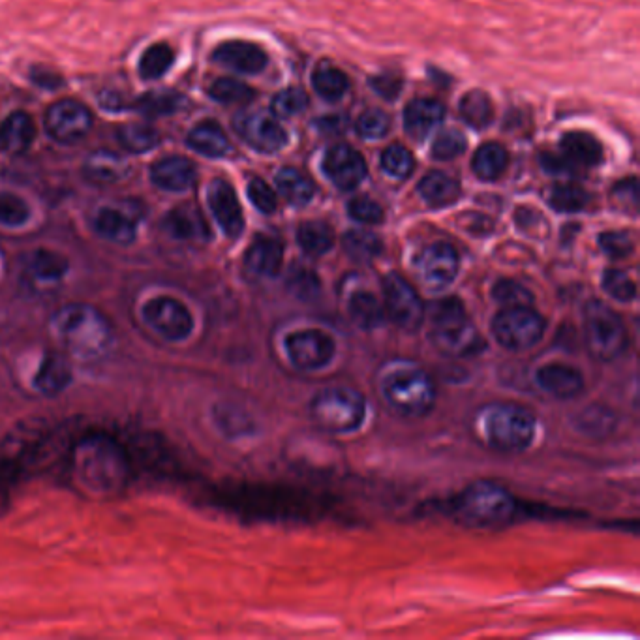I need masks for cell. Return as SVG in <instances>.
<instances>
[{
  "label": "cell",
  "mask_w": 640,
  "mask_h": 640,
  "mask_svg": "<svg viewBox=\"0 0 640 640\" xmlns=\"http://www.w3.org/2000/svg\"><path fill=\"white\" fill-rule=\"evenodd\" d=\"M53 325L64 348L81 361L100 359L111 348L113 329L104 314L92 306H64L57 312Z\"/></svg>",
  "instance_id": "1"
},
{
  "label": "cell",
  "mask_w": 640,
  "mask_h": 640,
  "mask_svg": "<svg viewBox=\"0 0 640 640\" xmlns=\"http://www.w3.org/2000/svg\"><path fill=\"white\" fill-rule=\"evenodd\" d=\"M74 464L77 477L92 492H115L124 487L128 475L121 447L104 436L79 443Z\"/></svg>",
  "instance_id": "2"
},
{
  "label": "cell",
  "mask_w": 640,
  "mask_h": 640,
  "mask_svg": "<svg viewBox=\"0 0 640 640\" xmlns=\"http://www.w3.org/2000/svg\"><path fill=\"white\" fill-rule=\"evenodd\" d=\"M381 393L395 412L406 417H423L436 402L434 381L412 363L389 366L381 380Z\"/></svg>",
  "instance_id": "3"
},
{
  "label": "cell",
  "mask_w": 640,
  "mask_h": 640,
  "mask_svg": "<svg viewBox=\"0 0 640 640\" xmlns=\"http://www.w3.org/2000/svg\"><path fill=\"white\" fill-rule=\"evenodd\" d=\"M432 342L449 357H475L487 348L485 338L470 323L464 306L455 297L432 306Z\"/></svg>",
  "instance_id": "4"
},
{
  "label": "cell",
  "mask_w": 640,
  "mask_h": 640,
  "mask_svg": "<svg viewBox=\"0 0 640 640\" xmlns=\"http://www.w3.org/2000/svg\"><path fill=\"white\" fill-rule=\"evenodd\" d=\"M535 428L534 413L517 404L490 406L481 421L488 445L502 453H520L528 449L535 440Z\"/></svg>",
  "instance_id": "5"
},
{
  "label": "cell",
  "mask_w": 640,
  "mask_h": 640,
  "mask_svg": "<svg viewBox=\"0 0 640 640\" xmlns=\"http://www.w3.org/2000/svg\"><path fill=\"white\" fill-rule=\"evenodd\" d=\"M366 415L365 398L351 387H329L310 402V417L318 427L348 434L363 425Z\"/></svg>",
  "instance_id": "6"
},
{
  "label": "cell",
  "mask_w": 640,
  "mask_h": 640,
  "mask_svg": "<svg viewBox=\"0 0 640 640\" xmlns=\"http://www.w3.org/2000/svg\"><path fill=\"white\" fill-rule=\"evenodd\" d=\"M584 338L588 351L597 361H614L627 348L622 318L601 301H590L584 308Z\"/></svg>",
  "instance_id": "7"
},
{
  "label": "cell",
  "mask_w": 640,
  "mask_h": 640,
  "mask_svg": "<svg viewBox=\"0 0 640 640\" xmlns=\"http://www.w3.org/2000/svg\"><path fill=\"white\" fill-rule=\"evenodd\" d=\"M460 517L473 526H498L515 517V498L494 483L481 481L468 488L457 503Z\"/></svg>",
  "instance_id": "8"
},
{
  "label": "cell",
  "mask_w": 640,
  "mask_h": 640,
  "mask_svg": "<svg viewBox=\"0 0 640 640\" xmlns=\"http://www.w3.org/2000/svg\"><path fill=\"white\" fill-rule=\"evenodd\" d=\"M545 320L532 310V306L503 308L492 321L496 340L507 350H528L535 346L545 333Z\"/></svg>",
  "instance_id": "9"
},
{
  "label": "cell",
  "mask_w": 640,
  "mask_h": 640,
  "mask_svg": "<svg viewBox=\"0 0 640 640\" xmlns=\"http://www.w3.org/2000/svg\"><path fill=\"white\" fill-rule=\"evenodd\" d=\"M383 308L391 321L402 331H417L425 320V306L412 284L391 273L383 278Z\"/></svg>",
  "instance_id": "10"
},
{
  "label": "cell",
  "mask_w": 640,
  "mask_h": 640,
  "mask_svg": "<svg viewBox=\"0 0 640 640\" xmlns=\"http://www.w3.org/2000/svg\"><path fill=\"white\" fill-rule=\"evenodd\" d=\"M143 318L169 342H183L194 331L190 310L173 297H156L143 308Z\"/></svg>",
  "instance_id": "11"
},
{
  "label": "cell",
  "mask_w": 640,
  "mask_h": 640,
  "mask_svg": "<svg viewBox=\"0 0 640 640\" xmlns=\"http://www.w3.org/2000/svg\"><path fill=\"white\" fill-rule=\"evenodd\" d=\"M286 353L299 370H320L335 357V340L320 329H303L291 333L286 342Z\"/></svg>",
  "instance_id": "12"
},
{
  "label": "cell",
  "mask_w": 640,
  "mask_h": 640,
  "mask_svg": "<svg viewBox=\"0 0 640 640\" xmlns=\"http://www.w3.org/2000/svg\"><path fill=\"white\" fill-rule=\"evenodd\" d=\"M92 128V115L76 100H61L47 109L46 130L51 139L72 145L85 138Z\"/></svg>",
  "instance_id": "13"
},
{
  "label": "cell",
  "mask_w": 640,
  "mask_h": 640,
  "mask_svg": "<svg viewBox=\"0 0 640 640\" xmlns=\"http://www.w3.org/2000/svg\"><path fill=\"white\" fill-rule=\"evenodd\" d=\"M233 128L244 143L260 153H278L288 145L286 130L265 113H241L235 117Z\"/></svg>",
  "instance_id": "14"
},
{
  "label": "cell",
  "mask_w": 640,
  "mask_h": 640,
  "mask_svg": "<svg viewBox=\"0 0 640 640\" xmlns=\"http://www.w3.org/2000/svg\"><path fill=\"white\" fill-rule=\"evenodd\" d=\"M458 252L449 243H434L427 246L415 260L419 278L430 290H445L458 275Z\"/></svg>",
  "instance_id": "15"
},
{
  "label": "cell",
  "mask_w": 640,
  "mask_h": 640,
  "mask_svg": "<svg viewBox=\"0 0 640 640\" xmlns=\"http://www.w3.org/2000/svg\"><path fill=\"white\" fill-rule=\"evenodd\" d=\"M323 171L340 190H353L365 181V158L350 145H335L325 153Z\"/></svg>",
  "instance_id": "16"
},
{
  "label": "cell",
  "mask_w": 640,
  "mask_h": 640,
  "mask_svg": "<svg viewBox=\"0 0 640 640\" xmlns=\"http://www.w3.org/2000/svg\"><path fill=\"white\" fill-rule=\"evenodd\" d=\"M207 199L214 220L218 222L222 231L231 239L239 237L244 229L243 207L233 186L222 179H216L209 186Z\"/></svg>",
  "instance_id": "17"
},
{
  "label": "cell",
  "mask_w": 640,
  "mask_h": 640,
  "mask_svg": "<svg viewBox=\"0 0 640 640\" xmlns=\"http://www.w3.org/2000/svg\"><path fill=\"white\" fill-rule=\"evenodd\" d=\"M213 61L226 66L233 72L252 76V74H260L265 70L267 55L256 44L233 40V42H226V44L216 47Z\"/></svg>",
  "instance_id": "18"
},
{
  "label": "cell",
  "mask_w": 640,
  "mask_h": 640,
  "mask_svg": "<svg viewBox=\"0 0 640 640\" xmlns=\"http://www.w3.org/2000/svg\"><path fill=\"white\" fill-rule=\"evenodd\" d=\"M198 171L192 160L184 156H168L158 160L151 168V181L154 186L168 192H184L196 183Z\"/></svg>",
  "instance_id": "19"
},
{
  "label": "cell",
  "mask_w": 640,
  "mask_h": 640,
  "mask_svg": "<svg viewBox=\"0 0 640 640\" xmlns=\"http://www.w3.org/2000/svg\"><path fill=\"white\" fill-rule=\"evenodd\" d=\"M535 380L545 393H549L550 397L564 398V400L579 397L584 389V378L579 370L573 366L560 365V363L541 366L537 370Z\"/></svg>",
  "instance_id": "20"
},
{
  "label": "cell",
  "mask_w": 640,
  "mask_h": 640,
  "mask_svg": "<svg viewBox=\"0 0 640 640\" xmlns=\"http://www.w3.org/2000/svg\"><path fill=\"white\" fill-rule=\"evenodd\" d=\"M282 258H284V248L280 241L273 237H258L254 243L250 244L244 265L248 273L260 278H275L282 269Z\"/></svg>",
  "instance_id": "21"
},
{
  "label": "cell",
  "mask_w": 640,
  "mask_h": 640,
  "mask_svg": "<svg viewBox=\"0 0 640 640\" xmlns=\"http://www.w3.org/2000/svg\"><path fill=\"white\" fill-rule=\"evenodd\" d=\"M445 117V107L438 100L417 98L404 111L406 132L415 139H425L428 134L440 126Z\"/></svg>",
  "instance_id": "22"
},
{
  "label": "cell",
  "mask_w": 640,
  "mask_h": 640,
  "mask_svg": "<svg viewBox=\"0 0 640 640\" xmlns=\"http://www.w3.org/2000/svg\"><path fill=\"white\" fill-rule=\"evenodd\" d=\"M560 149L564 154V162L580 168H594L603 160L601 143L588 132L565 134L560 141Z\"/></svg>",
  "instance_id": "23"
},
{
  "label": "cell",
  "mask_w": 640,
  "mask_h": 640,
  "mask_svg": "<svg viewBox=\"0 0 640 640\" xmlns=\"http://www.w3.org/2000/svg\"><path fill=\"white\" fill-rule=\"evenodd\" d=\"M130 171L128 162L111 151H96L83 166V175L94 184H115Z\"/></svg>",
  "instance_id": "24"
},
{
  "label": "cell",
  "mask_w": 640,
  "mask_h": 640,
  "mask_svg": "<svg viewBox=\"0 0 640 640\" xmlns=\"http://www.w3.org/2000/svg\"><path fill=\"white\" fill-rule=\"evenodd\" d=\"M94 229L115 244H132L138 237L136 222L117 209H100L94 216Z\"/></svg>",
  "instance_id": "25"
},
{
  "label": "cell",
  "mask_w": 640,
  "mask_h": 640,
  "mask_svg": "<svg viewBox=\"0 0 640 640\" xmlns=\"http://www.w3.org/2000/svg\"><path fill=\"white\" fill-rule=\"evenodd\" d=\"M72 381V368L59 353H49L34 376V387L44 395H59Z\"/></svg>",
  "instance_id": "26"
},
{
  "label": "cell",
  "mask_w": 640,
  "mask_h": 640,
  "mask_svg": "<svg viewBox=\"0 0 640 640\" xmlns=\"http://www.w3.org/2000/svg\"><path fill=\"white\" fill-rule=\"evenodd\" d=\"M192 151L203 154L207 158H222L229 151V139L226 132L213 121L198 124L186 138Z\"/></svg>",
  "instance_id": "27"
},
{
  "label": "cell",
  "mask_w": 640,
  "mask_h": 640,
  "mask_svg": "<svg viewBox=\"0 0 640 640\" xmlns=\"http://www.w3.org/2000/svg\"><path fill=\"white\" fill-rule=\"evenodd\" d=\"M34 122L23 111L12 113L0 126V147L10 153H25L34 141Z\"/></svg>",
  "instance_id": "28"
},
{
  "label": "cell",
  "mask_w": 640,
  "mask_h": 640,
  "mask_svg": "<svg viewBox=\"0 0 640 640\" xmlns=\"http://www.w3.org/2000/svg\"><path fill=\"white\" fill-rule=\"evenodd\" d=\"M419 196L432 207H447L460 198V184L457 179L445 175L442 171H432L421 179L417 186Z\"/></svg>",
  "instance_id": "29"
},
{
  "label": "cell",
  "mask_w": 640,
  "mask_h": 640,
  "mask_svg": "<svg viewBox=\"0 0 640 640\" xmlns=\"http://www.w3.org/2000/svg\"><path fill=\"white\" fill-rule=\"evenodd\" d=\"M275 183L280 196L286 199L290 205H295V207H305L314 199V194H316L314 183L297 169H280L276 173Z\"/></svg>",
  "instance_id": "30"
},
{
  "label": "cell",
  "mask_w": 640,
  "mask_h": 640,
  "mask_svg": "<svg viewBox=\"0 0 640 640\" xmlns=\"http://www.w3.org/2000/svg\"><path fill=\"white\" fill-rule=\"evenodd\" d=\"M164 228H166L171 237L181 239V241H192V239H205L207 237V226H205L201 214L196 209H190V207L173 209L164 218Z\"/></svg>",
  "instance_id": "31"
},
{
  "label": "cell",
  "mask_w": 640,
  "mask_h": 640,
  "mask_svg": "<svg viewBox=\"0 0 640 640\" xmlns=\"http://www.w3.org/2000/svg\"><path fill=\"white\" fill-rule=\"evenodd\" d=\"M509 164V154L498 143H487L477 149L473 156V173L483 181L500 179Z\"/></svg>",
  "instance_id": "32"
},
{
  "label": "cell",
  "mask_w": 640,
  "mask_h": 640,
  "mask_svg": "<svg viewBox=\"0 0 640 640\" xmlns=\"http://www.w3.org/2000/svg\"><path fill=\"white\" fill-rule=\"evenodd\" d=\"M348 310H350V318L355 321V325H359L365 331L380 327L381 321L385 318V308L376 299V295H372L368 291L353 293Z\"/></svg>",
  "instance_id": "33"
},
{
  "label": "cell",
  "mask_w": 640,
  "mask_h": 640,
  "mask_svg": "<svg viewBox=\"0 0 640 640\" xmlns=\"http://www.w3.org/2000/svg\"><path fill=\"white\" fill-rule=\"evenodd\" d=\"M616 413L612 412L607 406L603 404H594V406H588L586 410L575 417V425L579 428L582 434L590 436V438H605L614 432L616 428Z\"/></svg>",
  "instance_id": "34"
},
{
  "label": "cell",
  "mask_w": 640,
  "mask_h": 640,
  "mask_svg": "<svg viewBox=\"0 0 640 640\" xmlns=\"http://www.w3.org/2000/svg\"><path fill=\"white\" fill-rule=\"evenodd\" d=\"M458 113H460L462 121L475 130L487 128L494 117L492 102H490L487 92L483 91L466 92L458 102Z\"/></svg>",
  "instance_id": "35"
},
{
  "label": "cell",
  "mask_w": 640,
  "mask_h": 640,
  "mask_svg": "<svg viewBox=\"0 0 640 640\" xmlns=\"http://www.w3.org/2000/svg\"><path fill=\"white\" fill-rule=\"evenodd\" d=\"M297 239L308 256H323L335 244V231L329 224L314 220V222H305L299 228Z\"/></svg>",
  "instance_id": "36"
},
{
  "label": "cell",
  "mask_w": 640,
  "mask_h": 640,
  "mask_svg": "<svg viewBox=\"0 0 640 640\" xmlns=\"http://www.w3.org/2000/svg\"><path fill=\"white\" fill-rule=\"evenodd\" d=\"M342 246L351 260L361 261V263L376 260L383 250L380 237H376L374 233L365 229L348 231L342 239Z\"/></svg>",
  "instance_id": "37"
},
{
  "label": "cell",
  "mask_w": 640,
  "mask_h": 640,
  "mask_svg": "<svg viewBox=\"0 0 640 640\" xmlns=\"http://www.w3.org/2000/svg\"><path fill=\"white\" fill-rule=\"evenodd\" d=\"M117 136H119L122 147L130 153H147L160 143L158 132L145 122H128L119 128Z\"/></svg>",
  "instance_id": "38"
},
{
  "label": "cell",
  "mask_w": 640,
  "mask_h": 640,
  "mask_svg": "<svg viewBox=\"0 0 640 640\" xmlns=\"http://www.w3.org/2000/svg\"><path fill=\"white\" fill-rule=\"evenodd\" d=\"M175 62V53L168 44H154L147 47L139 59V76L143 79H160L171 70Z\"/></svg>",
  "instance_id": "39"
},
{
  "label": "cell",
  "mask_w": 640,
  "mask_h": 640,
  "mask_svg": "<svg viewBox=\"0 0 640 640\" xmlns=\"http://www.w3.org/2000/svg\"><path fill=\"white\" fill-rule=\"evenodd\" d=\"M549 203L558 213H579L588 207L590 194L575 184H562L552 188Z\"/></svg>",
  "instance_id": "40"
},
{
  "label": "cell",
  "mask_w": 640,
  "mask_h": 640,
  "mask_svg": "<svg viewBox=\"0 0 640 640\" xmlns=\"http://www.w3.org/2000/svg\"><path fill=\"white\" fill-rule=\"evenodd\" d=\"M209 94L220 104H237V106L250 104L256 98L254 89H250L246 83L239 81V79H229V77L214 81L209 89Z\"/></svg>",
  "instance_id": "41"
},
{
  "label": "cell",
  "mask_w": 640,
  "mask_h": 640,
  "mask_svg": "<svg viewBox=\"0 0 640 640\" xmlns=\"http://www.w3.org/2000/svg\"><path fill=\"white\" fill-rule=\"evenodd\" d=\"M286 284H288V290H290L293 297H297V299H301V301H306V303L316 301V299L320 297V278H318V275H316L314 271H310V269H306V267H301V265H297V267L291 269Z\"/></svg>",
  "instance_id": "42"
},
{
  "label": "cell",
  "mask_w": 640,
  "mask_h": 640,
  "mask_svg": "<svg viewBox=\"0 0 640 640\" xmlns=\"http://www.w3.org/2000/svg\"><path fill=\"white\" fill-rule=\"evenodd\" d=\"M350 87L348 77L344 76L340 70L323 66L314 74V89L325 100H340Z\"/></svg>",
  "instance_id": "43"
},
{
  "label": "cell",
  "mask_w": 640,
  "mask_h": 640,
  "mask_svg": "<svg viewBox=\"0 0 640 640\" xmlns=\"http://www.w3.org/2000/svg\"><path fill=\"white\" fill-rule=\"evenodd\" d=\"M32 275L40 280H61L68 271V261L51 250H38L31 260Z\"/></svg>",
  "instance_id": "44"
},
{
  "label": "cell",
  "mask_w": 640,
  "mask_h": 640,
  "mask_svg": "<svg viewBox=\"0 0 640 640\" xmlns=\"http://www.w3.org/2000/svg\"><path fill=\"white\" fill-rule=\"evenodd\" d=\"M492 297L503 308H519V306L534 305V293L526 290L515 280H500L492 288Z\"/></svg>",
  "instance_id": "45"
},
{
  "label": "cell",
  "mask_w": 640,
  "mask_h": 640,
  "mask_svg": "<svg viewBox=\"0 0 640 640\" xmlns=\"http://www.w3.org/2000/svg\"><path fill=\"white\" fill-rule=\"evenodd\" d=\"M31 218V207L23 198L10 192H0V224L19 228Z\"/></svg>",
  "instance_id": "46"
},
{
  "label": "cell",
  "mask_w": 640,
  "mask_h": 640,
  "mask_svg": "<svg viewBox=\"0 0 640 640\" xmlns=\"http://www.w3.org/2000/svg\"><path fill=\"white\" fill-rule=\"evenodd\" d=\"M183 98L175 92L168 91H154L141 96L138 102L134 104V109H138L141 113H147V115H168L177 111L181 106Z\"/></svg>",
  "instance_id": "47"
},
{
  "label": "cell",
  "mask_w": 640,
  "mask_h": 640,
  "mask_svg": "<svg viewBox=\"0 0 640 640\" xmlns=\"http://www.w3.org/2000/svg\"><path fill=\"white\" fill-rule=\"evenodd\" d=\"M381 168L393 179H406L413 171V156L402 145H391L381 154Z\"/></svg>",
  "instance_id": "48"
},
{
  "label": "cell",
  "mask_w": 640,
  "mask_h": 640,
  "mask_svg": "<svg viewBox=\"0 0 640 640\" xmlns=\"http://www.w3.org/2000/svg\"><path fill=\"white\" fill-rule=\"evenodd\" d=\"M466 147H468L466 138H464L458 130H455V128H449V130H445L442 134H438V138L434 139V143H432V156H434L436 160H440V162L453 160V158H457V156L464 153Z\"/></svg>",
  "instance_id": "49"
},
{
  "label": "cell",
  "mask_w": 640,
  "mask_h": 640,
  "mask_svg": "<svg viewBox=\"0 0 640 640\" xmlns=\"http://www.w3.org/2000/svg\"><path fill=\"white\" fill-rule=\"evenodd\" d=\"M603 288L610 297L622 303H631L637 297V284L625 275L624 271H618V269H609L603 275Z\"/></svg>",
  "instance_id": "50"
},
{
  "label": "cell",
  "mask_w": 640,
  "mask_h": 640,
  "mask_svg": "<svg viewBox=\"0 0 640 640\" xmlns=\"http://www.w3.org/2000/svg\"><path fill=\"white\" fill-rule=\"evenodd\" d=\"M306 106H308V96L305 92L301 89H286L276 94L271 109L278 119H288L305 111Z\"/></svg>",
  "instance_id": "51"
},
{
  "label": "cell",
  "mask_w": 640,
  "mask_h": 640,
  "mask_svg": "<svg viewBox=\"0 0 640 640\" xmlns=\"http://www.w3.org/2000/svg\"><path fill=\"white\" fill-rule=\"evenodd\" d=\"M391 130V119L380 109L366 111L357 121V132L365 139L385 138Z\"/></svg>",
  "instance_id": "52"
},
{
  "label": "cell",
  "mask_w": 640,
  "mask_h": 640,
  "mask_svg": "<svg viewBox=\"0 0 640 640\" xmlns=\"http://www.w3.org/2000/svg\"><path fill=\"white\" fill-rule=\"evenodd\" d=\"M599 246L612 260H624L633 254L635 243L625 231H607L599 237Z\"/></svg>",
  "instance_id": "53"
},
{
  "label": "cell",
  "mask_w": 640,
  "mask_h": 640,
  "mask_svg": "<svg viewBox=\"0 0 640 640\" xmlns=\"http://www.w3.org/2000/svg\"><path fill=\"white\" fill-rule=\"evenodd\" d=\"M246 192H248V198L252 201V205H254L260 213H275L276 205H278L275 190H273L269 184L265 183V181L254 177V179L248 183Z\"/></svg>",
  "instance_id": "54"
},
{
  "label": "cell",
  "mask_w": 640,
  "mask_h": 640,
  "mask_svg": "<svg viewBox=\"0 0 640 640\" xmlns=\"http://www.w3.org/2000/svg\"><path fill=\"white\" fill-rule=\"evenodd\" d=\"M348 213H350L355 222L368 224V226L380 224L381 220H383V209H381L380 203H376L370 198H365V196L351 199L350 205H348Z\"/></svg>",
  "instance_id": "55"
},
{
  "label": "cell",
  "mask_w": 640,
  "mask_h": 640,
  "mask_svg": "<svg viewBox=\"0 0 640 640\" xmlns=\"http://www.w3.org/2000/svg\"><path fill=\"white\" fill-rule=\"evenodd\" d=\"M370 87L381 98L393 100V98H397L398 92L402 91V77L397 74H381L370 81Z\"/></svg>",
  "instance_id": "56"
},
{
  "label": "cell",
  "mask_w": 640,
  "mask_h": 640,
  "mask_svg": "<svg viewBox=\"0 0 640 640\" xmlns=\"http://www.w3.org/2000/svg\"><path fill=\"white\" fill-rule=\"evenodd\" d=\"M614 196L625 203V207H631L633 211H637L639 205V188H637V179H627L622 181L614 188Z\"/></svg>",
  "instance_id": "57"
},
{
  "label": "cell",
  "mask_w": 640,
  "mask_h": 640,
  "mask_svg": "<svg viewBox=\"0 0 640 640\" xmlns=\"http://www.w3.org/2000/svg\"><path fill=\"white\" fill-rule=\"evenodd\" d=\"M31 79L36 85H40L44 89H57L62 85V77L53 74L47 68H34V70H31Z\"/></svg>",
  "instance_id": "58"
}]
</instances>
